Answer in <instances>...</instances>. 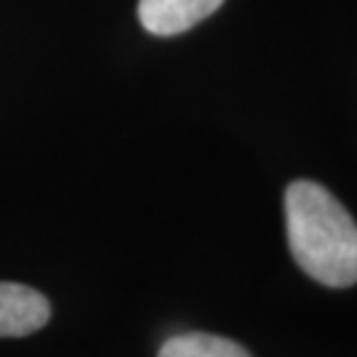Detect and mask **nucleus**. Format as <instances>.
<instances>
[{"label":"nucleus","mask_w":357,"mask_h":357,"mask_svg":"<svg viewBox=\"0 0 357 357\" xmlns=\"http://www.w3.org/2000/svg\"><path fill=\"white\" fill-rule=\"evenodd\" d=\"M51 318V305L35 288L0 281V339L28 337Z\"/></svg>","instance_id":"f03ea898"},{"label":"nucleus","mask_w":357,"mask_h":357,"mask_svg":"<svg viewBox=\"0 0 357 357\" xmlns=\"http://www.w3.org/2000/svg\"><path fill=\"white\" fill-rule=\"evenodd\" d=\"M222 3L224 0H141L139 19L148 33L169 37L201 24Z\"/></svg>","instance_id":"7ed1b4c3"},{"label":"nucleus","mask_w":357,"mask_h":357,"mask_svg":"<svg viewBox=\"0 0 357 357\" xmlns=\"http://www.w3.org/2000/svg\"><path fill=\"white\" fill-rule=\"evenodd\" d=\"M286 231L295 263L318 284H357V224L318 182L295 180L286 189Z\"/></svg>","instance_id":"f257e3e1"},{"label":"nucleus","mask_w":357,"mask_h":357,"mask_svg":"<svg viewBox=\"0 0 357 357\" xmlns=\"http://www.w3.org/2000/svg\"><path fill=\"white\" fill-rule=\"evenodd\" d=\"M157 357H252L238 341L208 332H185L166 339Z\"/></svg>","instance_id":"20e7f679"}]
</instances>
